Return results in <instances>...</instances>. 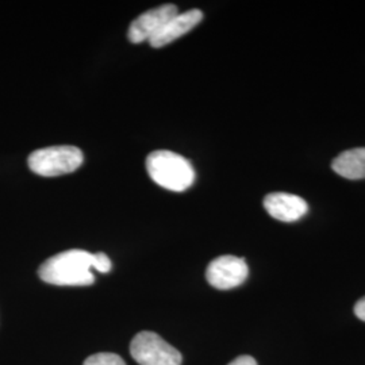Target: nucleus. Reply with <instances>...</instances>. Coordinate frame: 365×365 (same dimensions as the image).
I'll use <instances>...</instances> for the list:
<instances>
[{"label": "nucleus", "mask_w": 365, "mask_h": 365, "mask_svg": "<svg viewBox=\"0 0 365 365\" xmlns=\"http://www.w3.org/2000/svg\"><path fill=\"white\" fill-rule=\"evenodd\" d=\"M95 255L81 249H71L54 255L39 267L41 280L54 286H90L95 282L92 269Z\"/></svg>", "instance_id": "1"}, {"label": "nucleus", "mask_w": 365, "mask_h": 365, "mask_svg": "<svg viewBox=\"0 0 365 365\" xmlns=\"http://www.w3.org/2000/svg\"><path fill=\"white\" fill-rule=\"evenodd\" d=\"M146 170L153 182L173 192H182L195 182L192 164L170 150L150 153L146 157Z\"/></svg>", "instance_id": "2"}, {"label": "nucleus", "mask_w": 365, "mask_h": 365, "mask_svg": "<svg viewBox=\"0 0 365 365\" xmlns=\"http://www.w3.org/2000/svg\"><path fill=\"white\" fill-rule=\"evenodd\" d=\"M83 152L72 145H56L38 149L29 156V167L43 178L72 173L83 164Z\"/></svg>", "instance_id": "3"}, {"label": "nucleus", "mask_w": 365, "mask_h": 365, "mask_svg": "<svg viewBox=\"0 0 365 365\" xmlns=\"http://www.w3.org/2000/svg\"><path fill=\"white\" fill-rule=\"evenodd\" d=\"M130 353L140 365H182V353L153 331H140L131 341Z\"/></svg>", "instance_id": "4"}, {"label": "nucleus", "mask_w": 365, "mask_h": 365, "mask_svg": "<svg viewBox=\"0 0 365 365\" xmlns=\"http://www.w3.org/2000/svg\"><path fill=\"white\" fill-rule=\"evenodd\" d=\"M247 261L237 256L225 255L211 261L206 271L210 286L217 289H232L241 286L248 279Z\"/></svg>", "instance_id": "5"}, {"label": "nucleus", "mask_w": 365, "mask_h": 365, "mask_svg": "<svg viewBox=\"0 0 365 365\" xmlns=\"http://www.w3.org/2000/svg\"><path fill=\"white\" fill-rule=\"evenodd\" d=\"M176 14H179V11L175 4H163L157 9L141 14L131 22L128 38L133 43H141L144 41L153 38L161 30V27Z\"/></svg>", "instance_id": "6"}, {"label": "nucleus", "mask_w": 365, "mask_h": 365, "mask_svg": "<svg viewBox=\"0 0 365 365\" xmlns=\"http://www.w3.org/2000/svg\"><path fill=\"white\" fill-rule=\"evenodd\" d=\"M264 207L272 218L282 222L299 221L309 211L303 197L287 192H274L265 196Z\"/></svg>", "instance_id": "7"}, {"label": "nucleus", "mask_w": 365, "mask_h": 365, "mask_svg": "<svg viewBox=\"0 0 365 365\" xmlns=\"http://www.w3.org/2000/svg\"><path fill=\"white\" fill-rule=\"evenodd\" d=\"M203 19V13L197 9L185 11V13L176 14L170 21L161 27L153 38L149 39V43L153 48H163L170 42L180 38L188 31H191L196 25H199Z\"/></svg>", "instance_id": "8"}, {"label": "nucleus", "mask_w": 365, "mask_h": 365, "mask_svg": "<svg viewBox=\"0 0 365 365\" xmlns=\"http://www.w3.org/2000/svg\"><path fill=\"white\" fill-rule=\"evenodd\" d=\"M333 170L349 180L365 179V148H354L334 158Z\"/></svg>", "instance_id": "9"}, {"label": "nucleus", "mask_w": 365, "mask_h": 365, "mask_svg": "<svg viewBox=\"0 0 365 365\" xmlns=\"http://www.w3.org/2000/svg\"><path fill=\"white\" fill-rule=\"evenodd\" d=\"M84 365H126L123 359L115 353H96L90 356Z\"/></svg>", "instance_id": "10"}, {"label": "nucleus", "mask_w": 365, "mask_h": 365, "mask_svg": "<svg viewBox=\"0 0 365 365\" xmlns=\"http://www.w3.org/2000/svg\"><path fill=\"white\" fill-rule=\"evenodd\" d=\"M113 265L111 261L106 256L105 253H96L95 255V271L101 274H108L111 271Z\"/></svg>", "instance_id": "11"}, {"label": "nucleus", "mask_w": 365, "mask_h": 365, "mask_svg": "<svg viewBox=\"0 0 365 365\" xmlns=\"http://www.w3.org/2000/svg\"><path fill=\"white\" fill-rule=\"evenodd\" d=\"M227 365H257V361L250 356H240Z\"/></svg>", "instance_id": "12"}, {"label": "nucleus", "mask_w": 365, "mask_h": 365, "mask_svg": "<svg viewBox=\"0 0 365 365\" xmlns=\"http://www.w3.org/2000/svg\"><path fill=\"white\" fill-rule=\"evenodd\" d=\"M354 314H356V317H357L359 319H361V321H364L365 322V297L356 303V306H354Z\"/></svg>", "instance_id": "13"}]
</instances>
